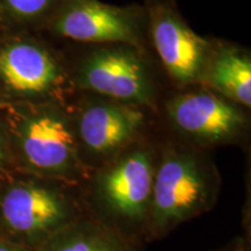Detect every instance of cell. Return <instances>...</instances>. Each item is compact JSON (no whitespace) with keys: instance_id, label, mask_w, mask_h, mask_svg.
<instances>
[{"instance_id":"12","label":"cell","mask_w":251,"mask_h":251,"mask_svg":"<svg viewBox=\"0 0 251 251\" xmlns=\"http://www.w3.org/2000/svg\"><path fill=\"white\" fill-rule=\"evenodd\" d=\"M201 76L224 98L251 106V61L246 52L230 48L220 50L206 63Z\"/></svg>"},{"instance_id":"14","label":"cell","mask_w":251,"mask_h":251,"mask_svg":"<svg viewBox=\"0 0 251 251\" xmlns=\"http://www.w3.org/2000/svg\"><path fill=\"white\" fill-rule=\"evenodd\" d=\"M0 251H34L24 244L0 236Z\"/></svg>"},{"instance_id":"15","label":"cell","mask_w":251,"mask_h":251,"mask_svg":"<svg viewBox=\"0 0 251 251\" xmlns=\"http://www.w3.org/2000/svg\"><path fill=\"white\" fill-rule=\"evenodd\" d=\"M8 161V152L7 148H6V143L2 135L0 134V170L5 168Z\"/></svg>"},{"instance_id":"3","label":"cell","mask_w":251,"mask_h":251,"mask_svg":"<svg viewBox=\"0 0 251 251\" xmlns=\"http://www.w3.org/2000/svg\"><path fill=\"white\" fill-rule=\"evenodd\" d=\"M80 216L74 200L48 183L17 180L0 194V227L6 235L2 237L31 250Z\"/></svg>"},{"instance_id":"17","label":"cell","mask_w":251,"mask_h":251,"mask_svg":"<svg viewBox=\"0 0 251 251\" xmlns=\"http://www.w3.org/2000/svg\"><path fill=\"white\" fill-rule=\"evenodd\" d=\"M0 12H1V11H0Z\"/></svg>"},{"instance_id":"10","label":"cell","mask_w":251,"mask_h":251,"mask_svg":"<svg viewBox=\"0 0 251 251\" xmlns=\"http://www.w3.org/2000/svg\"><path fill=\"white\" fill-rule=\"evenodd\" d=\"M140 109L119 102H94L81 112L78 136L96 156H111L128 144L142 128Z\"/></svg>"},{"instance_id":"9","label":"cell","mask_w":251,"mask_h":251,"mask_svg":"<svg viewBox=\"0 0 251 251\" xmlns=\"http://www.w3.org/2000/svg\"><path fill=\"white\" fill-rule=\"evenodd\" d=\"M63 80V70L48 50L18 41L0 49V81L9 92L23 97L43 96Z\"/></svg>"},{"instance_id":"7","label":"cell","mask_w":251,"mask_h":251,"mask_svg":"<svg viewBox=\"0 0 251 251\" xmlns=\"http://www.w3.org/2000/svg\"><path fill=\"white\" fill-rule=\"evenodd\" d=\"M148 14L153 46L171 78L188 84L201 77L208 42L184 23L170 1L152 0Z\"/></svg>"},{"instance_id":"1","label":"cell","mask_w":251,"mask_h":251,"mask_svg":"<svg viewBox=\"0 0 251 251\" xmlns=\"http://www.w3.org/2000/svg\"><path fill=\"white\" fill-rule=\"evenodd\" d=\"M218 180L198 153L169 149L156 166L146 230L162 237L187 220L208 211L214 202Z\"/></svg>"},{"instance_id":"11","label":"cell","mask_w":251,"mask_h":251,"mask_svg":"<svg viewBox=\"0 0 251 251\" xmlns=\"http://www.w3.org/2000/svg\"><path fill=\"white\" fill-rule=\"evenodd\" d=\"M34 251H139L130 235L107 222L78 218L43 241Z\"/></svg>"},{"instance_id":"4","label":"cell","mask_w":251,"mask_h":251,"mask_svg":"<svg viewBox=\"0 0 251 251\" xmlns=\"http://www.w3.org/2000/svg\"><path fill=\"white\" fill-rule=\"evenodd\" d=\"M155 159L148 149H135L115 159L97 175L94 194L115 228L125 234L146 230L151 203Z\"/></svg>"},{"instance_id":"13","label":"cell","mask_w":251,"mask_h":251,"mask_svg":"<svg viewBox=\"0 0 251 251\" xmlns=\"http://www.w3.org/2000/svg\"><path fill=\"white\" fill-rule=\"evenodd\" d=\"M61 0H0V11L15 20L33 21L55 12Z\"/></svg>"},{"instance_id":"2","label":"cell","mask_w":251,"mask_h":251,"mask_svg":"<svg viewBox=\"0 0 251 251\" xmlns=\"http://www.w3.org/2000/svg\"><path fill=\"white\" fill-rule=\"evenodd\" d=\"M9 134L25 169L40 177L74 180L83 174L76 135L68 118L51 106L15 108Z\"/></svg>"},{"instance_id":"6","label":"cell","mask_w":251,"mask_h":251,"mask_svg":"<svg viewBox=\"0 0 251 251\" xmlns=\"http://www.w3.org/2000/svg\"><path fill=\"white\" fill-rule=\"evenodd\" d=\"M78 83L84 89L127 103H147L152 84L143 61L134 50L100 48L87 55L78 68Z\"/></svg>"},{"instance_id":"5","label":"cell","mask_w":251,"mask_h":251,"mask_svg":"<svg viewBox=\"0 0 251 251\" xmlns=\"http://www.w3.org/2000/svg\"><path fill=\"white\" fill-rule=\"evenodd\" d=\"M140 13L100 0H61L54 12L57 35L79 42L127 43L139 46Z\"/></svg>"},{"instance_id":"16","label":"cell","mask_w":251,"mask_h":251,"mask_svg":"<svg viewBox=\"0 0 251 251\" xmlns=\"http://www.w3.org/2000/svg\"><path fill=\"white\" fill-rule=\"evenodd\" d=\"M216 251H248V249H247L246 242H244V241L238 240V241H235L234 243L229 244V246Z\"/></svg>"},{"instance_id":"8","label":"cell","mask_w":251,"mask_h":251,"mask_svg":"<svg viewBox=\"0 0 251 251\" xmlns=\"http://www.w3.org/2000/svg\"><path fill=\"white\" fill-rule=\"evenodd\" d=\"M166 109L176 128L200 143L227 142L246 125V117L234 103L207 91L179 94Z\"/></svg>"}]
</instances>
